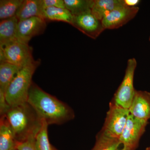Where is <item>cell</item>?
<instances>
[{
    "mask_svg": "<svg viewBox=\"0 0 150 150\" xmlns=\"http://www.w3.org/2000/svg\"><path fill=\"white\" fill-rule=\"evenodd\" d=\"M27 102L48 126L62 125L75 118L71 108L44 91L33 82L29 89Z\"/></svg>",
    "mask_w": 150,
    "mask_h": 150,
    "instance_id": "cell-1",
    "label": "cell"
},
{
    "mask_svg": "<svg viewBox=\"0 0 150 150\" xmlns=\"http://www.w3.org/2000/svg\"><path fill=\"white\" fill-rule=\"evenodd\" d=\"M2 115L10 124L17 142L35 138L42 126L43 120L28 102L9 106Z\"/></svg>",
    "mask_w": 150,
    "mask_h": 150,
    "instance_id": "cell-2",
    "label": "cell"
},
{
    "mask_svg": "<svg viewBox=\"0 0 150 150\" xmlns=\"http://www.w3.org/2000/svg\"><path fill=\"white\" fill-rule=\"evenodd\" d=\"M39 60H33L22 67L9 85L6 91V102L9 106L27 102L28 92L33 83L32 77L40 65Z\"/></svg>",
    "mask_w": 150,
    "mask_h": 150,
    "instance_id": "cell-3",
    "label": "cell"
},
{
    "mask_svg": "<svg viewBox=\"0 0 150 150\" xmlns=\"http://www.w3.org/2000/svg\"><path fill=\"white\" fill-rule=\"evenodd\" d=\"M33 48L29 44L16 38L0 46V62H6L23 67L34 60Z\"/></svg>",
    "mask_w": 150,
    "mask_h": 150,
    "instance_id": "cell-4",
    "label": "cell"
},
{
    "mask_svg": "<svg viewBox=\"0 0 150 150\" xmlns=\"http://www.w3.org/2000/svg\"><path fill=\"white\" fill-rule=\"evenodd\" d=\"M129 114V109L121 107L112 100L100 133L106 137L119 139L126 126Z\"/></svg>",
    "mask_w": 150,
    "mask_h": 150,
    "instance_id": "cell-5",
    "label": "cell"
},
{
    "mask_svg": "<svg viewBox=\"0 0 150 150\" xmlns=\"http://www.w3.org/2000/svg\"><path fill=\"white\" fill-rule=\"evenodd\" d=\"M137 64V60L135 58L128 60L123 81L112 99L118 105L127 109L131 106L136 91L134 80Z\"/></svg>",
    "mask_w": 150,
    "mask_h": 150,
    "instance_id": "cell-6",
    "label": "cell"
},
{
    "mask_svg": "<svg viewBox=\"0 0 150 150\" xmlns=\"http://www.w3.org/2000/svg\"><path fill=\"white\" fill-rule=\"evenodd\" d=\"M148 121L140 120L129 113L126 126L119 139L130 150H136L144 134Z\"/></svg>",
    "mask_w": 150,
    "mask_h": 150,
    "instance_id": "cell-7",
    "label": "cell"
},
{
    "mask_svg": "<svg viewBox=\"0 0 150 150\" xmlns=\"http://www.w3.org/2000/svg\"><path fill=\"white\" fill-rule=\"evenodd\" d=\"M71 25L93 39H96L105 30L101 21L93 14L91 10L73 16Z\"/></svg>",
    "mask_w": 150,
    "mask_h": 150,
    "instance_id": "cell-8",
    "label": "cell"
},
{
    "mask_svg": "<svg viewBox=\"0 0 150 150\" xmlns=\"http://www.w3.org/2000/svg\"><path fill=\"white\" fill-rule=\"evenodd\" d=\"M139 10L138 6H120L104 17L101 20L103 25L105 29H118L133 19Z\"/></svg>",
    "mask_w": 150,
    "mask_h": 150,
    "instance_id": "cell-9",
    "label": "cell"
},
{
    "mask_svg": "<svg viewBox=\"0 0 150 150\" xmlns=\"http://www.w3.org/2000/svg\"><path fill=\"white\" fill-rule=\"evenodd\" d=\"M46 27L45 20L39 17H33L18 22L16 38L28 43L31 38L43 34Z\"/></svg>",
    "mask_w": 150,
    "mask_h": 150,
    "instance_id": "cell-10",
    "label": "cell"
},
{
    "mask_svg": "<svg viewBox=\"0 0 150 150\" xmlns=\"http://www.w3.org/2000/svg\"><path fill=\"white\" fill-rule=\"evenodd\" d=\"M130 114L140 120L150 119V93L136 90L134 99L129 109Z\"/></svg>",
    "mask_w": 150,
    "mask_h": 150,
    "instance_id": "cell-11",
    "label": "cell"
},
{
    "mask_svg": "<svg viewBox=\"0 0 150 150\" xmlns=\"http://www.w3.org/2000/svg\"><path fill=\"white\" fill-rule=\"evenodd\" d=\"M0 105L6 104V91L17 74L22 69L6 62H0Z\"/></svg>",
    "mask_w": 150,
    "mask_h": 150,
    "instance_id": "cell-12",
    "label": "cell"
},
{
    "mask_svg": "<svg viewBox=\"0 0 150 150\" xmlns=\"http://www.w3.org/2000/svg\"><path fill=\"white\" fill-rule=\"evenodd\" d=\"M42 11L40 0H23L16 16L19 21L33 17L42 18Z\"/></svg>",
    "mask_w": 150,
    "mask_h": 150,
    "instance_id": "cell-13",
    "label": "cell"
},
{
    "mask_svg": "<svg viewBox=\"0 0 150 150\" xmlns=\"http://www.w3.org/2000/svg\"><path fill=\"white\" fill-rule=\"evenodd\" d=\"M16 141L13 131L4 115L0 119V150H11L15 147Z\"/></svg>",
    "mask_w": 150,
    "mask_h": 150,
    "instance_id": "cell-14",
    "label": "cell"
},
{
    "mask_svg": "<svg viewBox=\"0 0 150 150\" xmlns=\"http://www.w3.org/2000/svg\"><path fill=\"white\" fill-rule=\"evenodd\" d=\"M18 20L16 16L1 20L0 22V46H3L16 38Z\"/></svg>",
    "mask_w": 150,
    "mask_h": 150,
    "instance_id": "cell-15",
    "label": "cell"
},
{
    "mask_svg": "<svg viewBox=\"0 0 150 150\" xmlns=\"http://www.w3.org/2000/svg\"><path fill=\"white\" fill-rule=\"evenodd\" d=\"M123 5H125L123 0H94L91 11L93 14L101 21L107 14Z\"/></svg>",
    "mask_w": 150,
    "mask_h": 150,
    "instance_id": "cell-16",
    "label": "cell"
},
{
    "mask_svg": "<svg viewBox=\"0 0 150 150\" xmlns=\"http://www.w3.org/2000/svg\"><path fill=\"white\" fill-rule=\"evenodd\" d=\"M91 150H130L118 139L105 136L100 132L96 135L95 144Z\"/></svg>",
    "mask_w": 150,
    "mask_h": 150,
    "instance_id": "cell-17",
    "label": "cell"
},
{
    "mask_svg": "<svg viewBox=\"0 0 150 150\" xmlns=\"http://www.w3.org/2000/svg\"><path fill=\"white\" fill-rule=\"evenodd\" d=\"M42 18L46 21L64 22L71 25L73 16L67 9L49 7L42 11Z\"/></svg>",
    "mask_w": 150,
    "mask_h": 150,
    "instance_id": "cell-18",
    "label": "cell"
},
{
    "mask_svg": "<svg viewBox=\"0 0 150 150\" xmlns=\"http://www.w3.org/2000/svg\"><path fill=\"white\" fill-rule=\"evenodd\" d=\"M94 0H64L65 8L73 16L91 10Z\"/></svg>",
    "mask_w": 150,
    "mask_h": 150,
    "instance_id": "cell-19",
    "label": "cell"
},
{
    "mask_svg": "<svg viewBox=\"0 0 150 150\" xmlns=\"http://www.w3.org/2000/svg\"><path fill=\"white\" fill-rule=\"evenodd\" d=\"M23 0H1L0 19H6L16 16Z\"/></svg>",
    "mask_w": 150,
    "mask_h": 150,
    "instance_id": "cell-20",
    "label": "cell"
},
{
    "mask_svg": "<svg viewBox=\"0 0 150 150\" xmlns=\"http://www.w3.org/2000/svg\"><path fill=\"white\" fill-rule=\"evenodd\" d=\"M48 126L46 121L43 120L41 129L35 138V147L37 150H59L51 144L49 141Z\"/></svg>",
    "mask_w": 150,
    "mask_h": 150,
    "instance_id": "cell-21",
    "label": "cell"
},
{
    "mask_svg": "<svg viewBox=\"0 0 150 150\" xmlns=\"http://www.w3.org/2000/svg\"><path fill=\"white\" fill-rule=\"evenodd\" d=\"M40 2L43 10L49 7L66 8L64 0H40Z\"/></svg>",
    "mask_w": 150,
    "mask_h": 150,
    "instance_id": "cell-22",
    "label": "cell"
},
{
    "mask_svg": "<svg viewBox=\"0 0 150 150\" xmlns=\"http://www.w3.org/2000/svg\"><path fill=\"white\" fill-rule=\"evenodd\" d=\"M35 138H30L24 142H16L18 150H37L35 144Z\"/></svg>",
    "mask_w": 150,
    "mask_h": 150,
    "instance_id": "cell-23",
    "label": "cell"
},
{
    "mask_svg": "<svg viewBox=\"0 0 150 150\" xmlns=\"http://www.w3.org/2000/svg\"><path fill=\"white\" fill-rule=\"evenodd\" d=\"M125 5L130 7H135L141 2L140 0H123Z\"/></svg>",
    "mask_w": 150,
    "mask_h": 150,
    "instance_id": "cell-24",
    "label": "cell"
},
{
    "mask_svg": "<svg viewBox=\"0 0 150 150\" xmlns=\"http://www.w3.org/2000/svg\"><path fill=\"white\" fill-rule=\"evenodd\" d=\"M11 150H18V149H16V147H14Z\"/></svg>",
    "mask_w": 150,
    "mask_h": 150,
    "instance_id": "cell-25",
    "label": "cell"
},
{
    "mask_svg": "<svg viewBox=\"0 0 150 150\" xmlns=\"http://www.w3.org/2000/svg\"><path fill=\"white\" fill-rule=\"evenodd\" d=\"M146 150H150V147L148 148Z\"/></svg>",
    "mask_w": 150,
    "mask_h": 150,
    "instance_id": "cell-26",
    "label": "cell"
},
{
    "mask_svg": "<svg viewBox=\"0 0 150 150\" xmlns=\"http://www.w3.org/2000/svg\"><path fill=\"white\" fill-rule=\"evenodd\" d=\"M149 41H150V36L149 37Z\"/></svg>",
    "mask_w": 150,
    "mask_h": 150,
    "instance_id": "cell-27",
    "label": "cell"
}]
</instances>
